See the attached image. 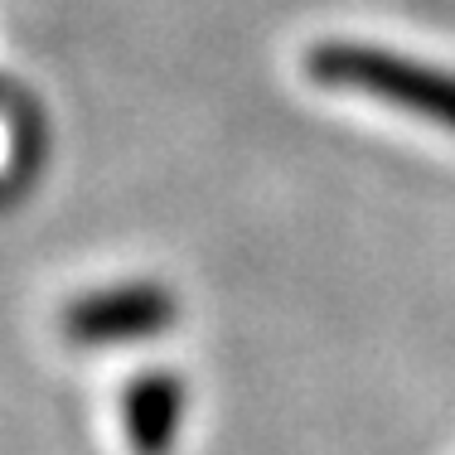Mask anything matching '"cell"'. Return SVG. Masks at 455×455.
I'll return each mask as SVG.
<instances>
[{"mask_svg":"<svg viewBox=\"0 0 455 455\" xmlns=\"http://www.w3.org/2000/svg\"><path fill=\"white\" fill-rule=\"evenodd\" d=\"M306 73L324 88L339 92H363L378 102L411 112L421 122H436L455 132V73L431 68L407 53L378 49V44H354V39H330L306 53Z\"/></svg>","mask_w":455,"mask_h":455,"instance_id":"cell-1","label":"cell"},{"mask_svg":"<svg viewBox=\"0 0 455 455\" xmlns=\"http://www.w3.org/2000/svg\"><path fill=\"white\" fill-rule=\"evenodd\" d=\"M180 320V306L156 281H126L92 296H78L63 310V334L78 349H116V344L156 339L160 330Z\"/></svg>","mask_w":455,"mask_h":455,"instance_id":"cell-2","label":"cell"},{"mask_svg":"<svg viewBox=\"0 0 455 455\" xmlns=\"http://www.w3.org/2000/svg\"><path fill=\"white\" fill-rule=\"evenodd\" d=\"M122 421L136 455H170L184 421V383L175 373H146L122 393Z\"/></svg>","mask_w":455,"mask_h":455,"instance_id":"cell-3","label":"cell"}]
</instances>
